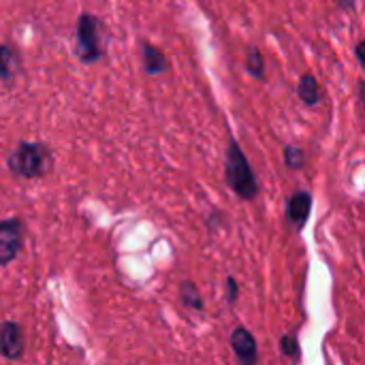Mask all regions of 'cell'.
Wrapping results in <instances>:
<instances>
[{
  "mask_svg": "<svg viewBox=\"0 0 365 365\" xmlns=\"http://www.w3.org/2000/svg\"><path fill=\"white\" fill-rule=\"evenodd\" d=\"M227 182L233 188V192L242 199H255L259 192L255 171L237 141H231L227 148Z\"/></svg>",
  "mask_w": 365,
  "mask_h": 365,
  "instance_id": "obj_1",
  "label": "cell"
},
{
  "mask_svg": "<svg viewBox=\"0 0 365 365\" xmlns=\"http://www.w3.org/2000/svg\"><path fill=\"white\" fill-rule=\"evenodd\" d=\"M9 167L21 178H38L49 171L51 154L43 143H19L9 158Z\"/></svg>",
  "mask_w": 365,
  "mask_h": 365,
  "instance_id": "obj_2",
  "label": "cell"
},
{
  "mask_svg": "<svg viewBox=\"0 0 365 365\" xmlns=\"http://www.w3.org/2000/svg\"><path fill=\"white\" fill-rule=\"evenodd\" d=\"M77 51L83 62H96L103 56L101 24L92 15H81L77 26Z\"/></svg>",
  "mask_w": 365,
  "mask_h": 365,
  "instance_id": "obj_3",
  "label": "cell"
},
{
  "mask_svg": "<svg viewBox=\"0 0 365 365\" xmlns=\"http://www.w3.org/2000/svg\"><path fill=\"white\" fill-rule=\"evenodd\" d=\"M21 222L19 220H2L0 222V265H9L21 246Z\"/></svg>",
  "mask_w": 365,
  "mask_h": 365,
  "instance_id": "obj_4",
  "label": "cell"
},
{
  "mask_svg": "<svg viewBox=\"0 0 365 365\" xmlns=\"http://www.w3.org/2000/svg\"><path fill=\"white\" fill-rule=\"evenodd\" d=\"M0 355L4 359H19L24 355V334L15 323L0 325Z\"/></svg>",
  "mask_w": 365,
  "mask_h": 365,
  "instance_id": "obj_5",
  "label": "cell"
},
{
  "mask_svg": "<svg viewBox=\"0 0 365 365\" xmlns=\"http://www.w3.org/2000/svg\"><path fill=\"white\" fill-rule=\"evenodd\" d=\"M231 349L233 353L237 355V359L242 364H255L259 359V351H257V340L255 336L244 329V327H237L233 334H231Z\"/></svg>",
  "mask_w": 365,
  "mask_h": 365,
  "instance_id": "obj_6",
  "label": "cell"
},
{
  "mask_svg": "<svg viewBox=\"0 0 365 365\" xmlns=\"http://www.w3.org/2000/svg\"><path fill=\"white\" fill-rule=\"evenodd\" d=\"M310 210H312V195L306 192V190H299L289 201V220L297 229H302L306 225L308 216H310Z\"/></svg>",
  "mask_w": 365,
  "mask_h": 365,
  "instance_id": "obj_7",
  "label": "cell"
},
{
  "mask_svg": "<svg viewBox=\"0 0 365 365\" xmlns=\"http://www.w3.org/2000/svg\"><path fill=\"white\" fill-rule=\"evenodd\" d=\"M19 68V58L11 45H0V77L4 81H13Z\"/></svg>",
  "mask_w": 365,
  "mask_h": 365,
  "instance_id": "obj_8",
  "label": "cell"
},
{
  "mask_svg": "<svg viewBox=\"0 0 365 365\" xmlns=\"http://www.w3.org/2000/svg\"><path fill=\"white\" fill-rule=\"evenodd\" d=\"M297 92H299V98L306 103V105H317L321 101V88H319V81L314 79V75L306 73L302 75L299 79V86H297Z\"/></svg>",
  "mask_w": 365,
  "mask_h": 365,
  "instance_id": "obj_9",
  "label": "cell"
},
{
  "mask_svg": "<svg viewBox=\"0 0 365 365\" xmlns=\"http://www.w3.org/2000/svg\"><path fill=\"white\" fill-rule=\"evenodd\" d=\"M143 62H145V71L156 75V73H163L169 68L167 64V58L163 56L160 49H156L154 45H143Z\"/></svg>",
  "mask_w": 365,
  "mask_h": 365,
  "instance_id": "obj_10",
  "label": "cell"
},
{
  "mask_svg": "<svg viewBox=\"0 0 365 365\" xmlns=\"http://www.w3.org/2000/svg\"><path fill=\"white\" fill-rule=\"evenodd\" d=\"M246 71L255 79H263V75H265V60H263L259 49H250V53L246 58Z\"/></svg>",
  "mask_w": 365,
  "mask_h": 365,
  "instance_id": "obj_11",
  "label": "cell"
},
{
  "mask_svg": "<svg viewBox=\"0 0 365 365\" xmlns=\"http://www.w3.org/2000/svg\"><path fill=\"white\" fill-rule=\"evenodd\" d=\"M284 163L289 169H302L304 167V150L297 145H287L284 148Z\"/></svg>",
  "mask_w": 365,
  "mask_h": 365,
  "instance_id": "obj_12",
  "label": "cell"
},
{
  "mask_svg": "<svg viewBox=\"0 0 365 365\" xmlns=\"http://www.w3.org/2000/svg\"><path fill=\"white\" fill-rule=\"evenodd\" d=\"M182 297H184V304H186L188 308L203 310V302H201V297H199V291H197V287H195V284L186 282V284L182 287Z\"/></svg>",
  "mask_w": 365,
  "mask_h": 365,
  "instance_id": "obj_13",
  "label": "cell"
},
{
  "mask_svg": "<svg viewBox=\"0 0 365 365\" xmlns=\"http://www.w3.org/2000/svg\"><path fill=\"white\" fill-rule=\"evenodd\" d=\"M280 349L287 357H299V342H297V336L293 334H287L280 338Z\"/></svg>",
  "mask_w": 365,
  "mask_h": 365,
  "instance_id": "obj_14",
  "label": "cell"
},
{
  "mask_svg": "<svg viewBox=\"0 0 365 365\" xmlns=\"http://www.w3.org/2000/svg\"><path fill=\"white\" fill-rule=\"evenodd\" d=\"M227 299L229 302L237 299V282H235V278H227Z\"/></svg>",
  "mask_w": 365,
  "mask_h": 365,
  "instance_id": "obj_15",
  "label": "cell"
},
{
  "mask_svg": "<svg viewBox=\"0 0 365 365\" xmlns=\"http://www.w3.org/2000/svg\"><path fill=\"white\" fill-rule=\"evenodd\" d=\"M357 58H359V64L365 68V41L357 45Z\"/></svg>",
  "mask_w": 365,
  "mask_h": 365,
  "instance_id": "obj_16",
  "label": "cell"
},
{
  "mask_svg": "<svg viewBox=\"0 0 365 365\" xmlns=\"http://www.w3.org/2000/svg\"><path fill=\"white\" fill-rule=\"evenodd\" d=\"M338 2H340V4H342L344 9H351V6L355 4V0H338Z\"/></svg>",
  "mask_w": 365,
  "mask_h": 365,
  "instance_id": "obj_17",
  "label": "cell"
},
{
  "mask_svg": "<svg viewBox=\"0 0 365 365\" xmlns=\"http://www.w3.org/2000/svg\"><path fill=\"white\" fill-rule=\"evenodd\" d=\"M364 257H365V250H364Z\"/></svg>",
  "mask_w": 365,
  "mask_h": 365,
  "instance_id": "obj_18",
  "label": "cell"
}]
</instances>
